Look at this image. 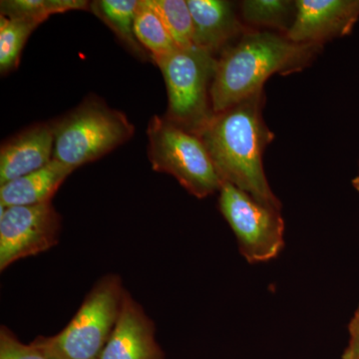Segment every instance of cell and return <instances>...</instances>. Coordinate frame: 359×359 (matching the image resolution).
<instances>
[{
  "instance_id": "19",
  "label": "cell",
  "mask_w": 359,
  "mask_h": 359,
  "mask_svg": "<svg viewBox=\"0 0 359 359\" xmlns=\"http://www.w3.org/2000/svg\"><path fill=\"white\" fill-rule=\"evenodd\" d=\"M179 49L194 45L192 14L185 0H151Z\"/></svg>"
},
{
  "instance_id": "3",
  "label": "cell",
  "mask_w": 359,
  "mask_h": 359,
  "mask_svg": "<svg viewBox=\"0 0 359 359\" xmlns=\"http://www.w3.org/2000/svg\"><path fill=\"white\" fill-rule=\"evenodd\" d=\"M52 124L53 160L73 170L109 154L135 133L134 125L125 113L95 95L86 97Z\"/></svg>"
},
{
  "instance_id": "21",
  "label": "cell",
  "mask_w": 359,
  "mask_h": 359,
  "mask_svg": "<svg viewBox=\"0 0 359 359\" xmlns=\"http://www.w3.org/2000/svg\"><path fill=\"white\" fill-rule=\"evenodd\" d=\"M341 359H359V306L348 323V342Z\"/></svg>"
},
{
  "instance_id": "13",
  "label": "cell",
  "mask_w": 359,
  "mask_h": 359,
  "mask_svg": "<svg viewBox=\"0 0 359 359\" xmlns=\"http://www.w3.org/2000/svg\"><path fill=\"white\" fill-rule=\"evenodd\" d=\"M74 170L52 160L46 166L0 186V205H36L52 202L54 195Z\"/></svg>"
},
{
  "instance_id": "2",
  "label": "cell",
  "mask_w": 359,
  "mask_h": 359,
  "mask_svg": "<svg viewBox=\"0 0 359 359\" xmlns=\"http://www.w3.org/2000/svg\"><path fill=\"white\" fill-rule=\"evenodd\" d=\"M323 49V45L292 41L282 33L249 28L218 56L211 87L212 112L262 91L273 75L301 72Z\"/></svg>"
},
{
  "instance_id": "14",
  "label": "cell",
  "mask_w": 359,
  "mask_h": 359,
  "mask_svg": "<svg viewBox=\"0 0 359 359\" xmlns=\"http://www.w3.org/2000/svg\"><path fill=\"white\" fill-rule=\"evenodd\" d=\"M139 0H97L90 4V11L115 33L118 39L134 56L151 59L135 35L134 25Z\"/></svg>"
},
{
  "instance_id": "8",
  "label": "cell",
  "mask_w": 359,
  "mask_h": 359,
  "mask_svg": "<svg viewBox=\"0 0 359 359\" xmlns=\"http://www.w3.org/2000/svg\"><path fill=\"white\" fill-rule=\"evenodd\" d=\"M0 211V271L58 244L62 219L52 202Z\"/></svg>"
},
{
  "instance_id": "22",
  "label": "cell",
  "mask_w": 359,
  "mask_h": 359,
  "mask_svg": "<svg viewBox=\"0 0 359 359\" xmlns=\"http://www.w3.org/2000/svg\"><path fill=\"white\" fill-rule=\"evenodd\" d=\"M353 188L359 193V168L358 174H356V176L353 179Z\"/></svg>"
},
{
  "instance_id": "11",
  "label": "cell",
  "mask_w": 359,
  "mask_h": 359,
  "mask_svg": "<svg viewBox=\"0 0 359 359\" xmlns=\"http://www.w3.org/2000/svg\"><path fill=\"white\" fill-rule=\"evenodd\" d=\"M53 152L52 123L33 125L14 135L0 149V186L46 166Z\"/></svg>"
},
{
  "instance_id": "1",
  "label": "cell",
  "mask_w": 359,
  "mask_h": 359,
  "mask_svg": "<svg viewBox=\"0 0 359 359\" xmlns=\"http://www.w3.org/2000/svg\"><path fill=\"white\" fill-rule=\"evenodd\" d=\"M264 90L214 113L198 136L221 177L262 204L282 210L264 174V152L275 139L264 122Z\"/></svg>"
},
{
  "instance_id": "7",
  "label": "cell",
  "mask_w": 359,
  "mask_h": 359,
  "mask_svg": "<svg viewBox=\"0 0 359 359\" xmlns=\"http://www.w3.org/2000/svg\"><path fill=\"white\" fill-rule=\"evenodd\" d=\"M219 209L250 264L268 263L285 248V224L280 210L257 202L233 184L222 181Z\"/></svg>"
},
{
  "instance_id": "6",
  "label": "cell",
  "mask_w": 359,
  "mask_h": 359,
  "mask_svg": "<svg viewBox=\"0 0 359 359\" xmlns=\"http://www.w3.org/2000/svg\"><path fill=\"white\" fill-rule=\"evenodd\" d=\"M147 136L148 158L154 171L171 175L198 199L219 193L221 177L198 135L154 115Z\"/></svg>"
},
{
  "instance_id": "12",
  "label": "cell",
  "mask_w": 359,
  "mask_h": 359,
  "mask_svg": "<svg viewBox=\"0 0 359 359\" xmlns=\"http://www.w3.org/2000/svg\"><path fill=\"white\" fill-rule=\"evenodd\" d=\"M194 23V45L217 57L249 28L236 6L224 0H188Z\"/></svg>"
},
{
  "instance_id": "16",
  "label": "cell",
  "mask_w": 359,
  "mask_h": 359,
  "mask_svg": "<svg viewBox=\"0 0 359 359\" xmlns=\"http://www.w3.org/2000/svg\"><path fill=\"white\" fill-rule=\"evenodd\" d=\"M139 43L155 65L178 49L151 0H140L134 25Z\"/></svg>"
},
{
  "instance_id": "10",
  "label": "cell",
  "mask_w": 359,
  "mask_h": 359,
  "mask_svg": "<svg viewBox=\"0 0 359 359\" xmlns=\"http://www.w3.org/2000/svg\"><path fill=\"white\" fill-rule=\"evenodd\" d=\"M100 359H166L156 340L154 321L127 290Z\"/></svg>"
},
{
  "instance_id": "15",
  "label": "cell",
  "mask_w": 359,
  "mask_h": 359,
  "mask_svg": "<svg viewBox=\"0 0 359 359\" xmlns=\"http://www.w3.org/2000/svg\"><path fill=\"white\" fill-rule=\"evenodd\" d=\"M238 13L250 29L285 35L294 23L297 6L292 0H245L238 4Z\"/></svg>"
},
{
  "instance_id": "5",
  "label": "cell",
  "mask_w": 359,
  "mask_h": 359,
  "mask_svg": "<svg viewBox=\"0 0 359 359\" xmlns=\"http://www.w3.org/2000/svg\"><path fill=\"white\" fill-rule=\"evenodd\" d=\"M218 57L194 46L177 49L158 62L166 83L168 121L199 134L211 119V87Z\"/></svg>"
},
{
  "instance_id": "9",
  "label": "cell",
  "mask_w": 359,
  "mask_h": 359,
  "mask_svg": "<svg viewBox=\"0 0 359 359\" xmlns=\"http://www.w3.org/2000/svg\"><path fill=\"white\" fill-rule=\"evenodd\" d=\"M294 23L285 34L297 43L323 45L351 34L359 20V0H297Z\"/></svg>"
},
{
  "instance_id": "4",
  "label": "cell",
  "mask_w": 359,
  "mask_h": 359,
  "mask_svg": "<svg viewBox=\"0 0 359 359\" xmlns=\"http://www.w3.org/2000/svg\"><path fill=\"white\" fill-rule=\"evenodd\" d=\"M125 290L121 278H99L67 325L32 342L48 359H100L119 316Z\"/></svg>"
},
{
  "instance_id": "17",
  "label": "cell",
  "mask_w": 359,
  "mask_h": 359,
  "mask_svg": "<svg viewBox=\"0 0 359 359\" xmlns=\"http://www.w3.org/2000/svg\"><path fill=\"white\" fill-rule=\"evenodd\" d=\"M0 4V15L40 25L52 14L90 11L91 2L84 0H2Z\"/></svg>"
},
{
  "instance_id": "18",
  "label": "cell",
  "mask_w": 359,
  "mask_h": 359,
  "mask_svg": "<svg viewBox=\"0 0 359 359\" xmlns=\"http://www.w3.org/2000/svg\"><path fill=\"white\" fill-rule=\"evenodd\" d=\"M39 25L0 15V71L6 75L20 62L23 47Z\"/></svg>"
},
{
  "instance_id": "20",
  "label": "cell",
  "mask_w": 359,
  "mask_h": 359,
  "mask_svg": "<svg viewBox=\"0 0 359 359\" xmlns=\"http://www.w3.org/2000/svg\"><path fill=\"white\" fill-rule=\"evenodd\" d=\"M0 359H48L39 349L20 341L9 328H0Z\"/></svg>"
}]
</instances>
